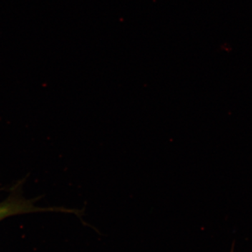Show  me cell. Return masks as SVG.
<instances>
[{"label":"cell","instance_id":"obj_1","mask_svg":"<svg viewBox=\"0 0 252 252\" xmlns=\"http://www.w3.org/2000/svg\"><path fill=\"white\" fill-rule=\"evenodd\" d=\"M63 209L44 208L34 205L32 200L23 198L17 193H13L4 201L0 202V221L7 217L31 212L63 211Z\"/></svg>","mask_w":252,"mask_h":252},{"label":"cell","instance_id":"obj_2","mask_svg":"<svg viewBox=\"0 0 252 252\" xmlns=\"http://www.w3.org/2000/svg\"><path fill=\"white\" fill-rule=\"evenodd\" d=\"M230 252H234V245H232L231 251Z\"/></svg>","mask_w":252,"mask_h":252}]
</instances>
